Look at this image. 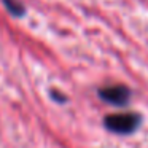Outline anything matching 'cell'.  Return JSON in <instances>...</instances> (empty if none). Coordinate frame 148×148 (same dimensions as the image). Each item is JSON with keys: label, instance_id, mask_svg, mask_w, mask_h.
Instances as JSON below:
<instances>
[{"label": "cell", "instance_id": "277c9868", "mask_svg": "<svg viewBox=\"0 0 148 148\" xmlns=\"http://www.w3.org/2000/svg\"><path fill=\"white\" fill-rule=\"evenodd\" d=\"M49 97L58 103H67V100H69V97L58 89H49Z\"/></svg>", "mask_w": 148, "mask_h": 148}, {"label": "cell", "instance_id": "7a4b0ae2", "mask_svg": "<svg viewBox=\"0 0 148 148\" xmlns=\"http://www.w3.org/2000/svg\"><path fill=\"white\" fill-rule=\"evenodd\" d=\"M97 96L100 100L113 107H127L132 97V91L126 84H110L97 89Z\"/></svg>", "mask_w": 148, "mask_h": 148}, {"label": "cell", "instance_id": "6da1fadb", "mask_svg": "<svg viewBox=\"0 0 148 148\" xmlns=\"http://www.w3.org/2000/svg\"><path fill=\"white\" fill-rule=\"evenodd\" d=\"M143 123V116L138 112H121L103 116L102 126L105 131L116 135H131Z\"/></svg>", "mask_w": 148, "mask_h": 148}, {"label": "cell", "instance_id": "3957f363", "mask_svg": "<svg viewBox=\"0 0 148 148\" xmlns=\"http://www.w3.org/2000/svg\"><path fill=\"white\" fill-rule=\"evenodd\" d=\"M2 5L13 18H23L26 14V7L21 0H2Z\"/></svg>", "mask_w": 148, "mask_h": 148}]
</instances>
